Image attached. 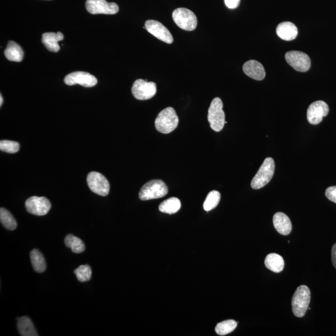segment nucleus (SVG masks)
<instances>
[{"mask_svg":"<svg viewBox=\"0 0 336 336\" xmlns=\"http://www.w3.org/2000/svg\"><path fill=\"white\" fill-rule=\"evenodd\" d=\"M90 189L94 193L106 196L110 191V184L106 177L98 172H91L87 177Z\"/></svg>","mask_w":336,"mask_h":336,"instance_id":"8","label":"nucleus"},{"mask_svg":"<svg viewBox=\"0 0 336 336\" xmlns=\"http://www.w3.org/2000/svg\"><path fill=\"white\" fill-rule=\"evenodd\" d=\"M286 62L298 72L308 71L311 67V59L306 54L301 51H289L285 55Z\"/></svg>","mask_w":336,"mask_h":336,"instance_id":"9","label":"nucleus"},{"mask_svg":"<svg viewBox=\"0 0 336 336\" xmlns=\"http://www.w3.org/2000/svg\"><path fill=\"white\" fill-rule=\"evenodd\" d=\"M64 35L60 32L45 33L43 35L42 42L48 51L51 52L57 53L60 50L58 45L59 41L63 40Z\"/></svg>","mask_w":336,"mask_h":336,"instance_id":"18","label":"nucleus"},{"mask_svg":"<svg viewBox=\"0 0 336 336\" xmlns=\"http://www.w3.org/2000/svg\"><path fill=\"white\" fill-rule=\"evenodd\" d=\"M265 265L268 269L275 273L283 271L284 267L283 258L279 254H270L265 260Z\"/></svg>","mask_w":336,"mask_h":336,"instance_id":"21","label":"nucleus"},{"mask_svg":"<svg viewBox=\"0 0 336 336\" xmlns=\"http://www.w3.org/2000/svg\"><path fill=\"white\" fill-rule=\"evenodd\" d=\"M181 207V203L179 199L171 198L161 203L159 210L163 213L173 214L177 213Z\"/></svg>","mask_w":336,"mask_h":336,"instance_id":"22","label":"nucleus"},{"mask_svg":"<svg viewBox=\"0 0 336 336\" xmlns=\"http://www.w3.org/2000/svg\"><path fill=\"white\" fill-rule=\"evenodd\" d=\"M298 29L291 22H283L279 24L277 28V34L279 38L284 41H290L294 40L298 36Z\"/></svg>","mask_w":336,"mask_h":336,"instance_id":"17","label":"nucleus"},{"mask_svg":"<svg viewBox=\"0 0 336 336\" xmlns=\"http://www.w3.org/2000/svg\"><path fill=\"white\" fill-rule=\"evenodd\" d=\"M273 223L275 229L280 234L287 235L291 232V222L285 214L283 213L275 214L273 218Z\"/></svg>","mask_w":336,"mask_h":336,"instance_id":"16","label":"nucleus"},{"mask_svg":"<svg viewBox=\"0 0 336 336\" xmlns=\"http://www.w3.org/2000/svg\"><path fill=\"white\" fill-rule=\"evenodd\" d=\"M157 87L155 82L136 80L131 88L133 96L139 101H147L152 99L157 94Z\"/></svg>","mask_w":336,"mask_h":336,"instance_id":"7","label":"nucleus"},{"mask_svg":"<svg viewBox=\"0 0 336 336\" xmlns=\"http://www.w3.org/2000/svg\"><path fill=\"white\" fill-rule=\"evenodd\" d=\"M225 5L230 9L237 8L239 6L240 0H224Z\"/></svg>","mask_w":336,"mask_h":336,"instance_id":"31","label":"nucleus"},{"mask_svg":"<svg viewBox=\"0 0 336 336\" xmlns=\"http://www.w3.org/2000/svg\"><path fill=\"white\" fill-rule=\"evenodd\" d=\"M0 150L3 152L15 153L19 150V144L14 141L1 140L0 142Z\"/></svg>","mask_w":336,"mask_h":336,"instance_id":"29","label":"nucleus"},{"mask_svg":"<svg viewBox=\"0 0 336 336\" xmlns=\"http://www.w3.org/2000/svg\"><path fill=\"white\" fill-rule=\"evenodd\" d=\"M326 196L329 200L336 204V186L328 187L326 191Z\"/></svg>","mask_w":336,"mask_h":336,"instance_id":"30","label":"nucleus"},{"mask_svg":"<svg viewBox=\"0 0 336 336\" xmlns=\"http://www.w3.org/2000/svg\"><path fill=\"white\" fill-rule=\"evenodd\" d=\"M243 70L248 77L257 80L264 79L266 75L264 67L261 63L255 60L246 62L243 65Z\"/></svg>","mask_w":336,"mask_h":336,"instance_id":"15","label":"nucleus"},{"mask_svg":"<svg viewBox=\"0 0 336 336\" xmlns=\"http://www.w3.org/2000/svg\"><path fill=\"white\" fill-rule=\"evenodd\" d=\"M18 328L19 335L23 336H37L38 334L34 326L32 321L26 316H23L17 319Z\"/></svg>","mask_w":336,"mask_h":336,"instance_id":"19","label":"nucleus"},{"mask_svg":"<svg viewBox=\"0 0 336 336\" xmlns=\"http://www.w3.org/2000/svg\"><path fill=\"white\" fill-rule=\"evenodd\" d=\"M27 211L33 215L42 216L47 214L51 208L50 201L45 197L33 196L27 199Z\"/></svg>","mask_w":336,"mask_h":336,"instance_id":"11","label":"nucleus"},{"mask_svg":"<svg viewBox=\"0 0 336 336\" xmlns=\"http://www.w3.org/2000/svg\"><path fill=\"white\" fill-rule=\"evenodd\" d=\"M220 200V192L217 191H213L209 192L204 203L203 208L204 210L207 212L213 210V209L218 206Z\"/></svg>","mask_w":336,"mask_h":336,"instance_id":"27","label":"nucleus"},{"mask_svg":"<svg viewBox=\"0 0 336 336\" xmlns=\"http://www.w3.org/2000/svg\"><path fill=\"white\" fill-rule=\"evenodd\" d=\"M0 221H1L2 225L6 229L9 230L16 229L17 223L15 219H14L13 216L8 211L3 208L0 209Z\"/></svg>","mask_w":336,"mask_h":336,"instance_id":"25","label":"nucleus"},{"mask_svg":"<svg viewBox=\"0 0 336 336\" xmlns=\"http://www.w3.org/2000/svg\"><path fill=\"white\" fill-rule=\"evenodd\" d=\"M3 97H2L1 95V96H0V106H2V104H3Z\"/></svg>","mask_w":336,"mask_h":336,"instance_id":"33","label":"nucleus"},{"mask_svg":"<svg viewBox=\"0 0 336 336\" xmlns=\"http://www.w3.org/2000/svg\"><path fill=\"white\" fill-rule=\"evenodd\" d=\"M167 185L162 180H152L141 188L139 198L142 201L162 198L168 194Z\"/></svg>","mask_w":336,"mask_h":336,"instance_id":"3","label":"nucleus"},{"mask_svg":"<svg viewBox=\"0 0 336 336\" xmlns=\"http://www.w3.org/2000/svg\"><path fill=\"white\" fill-rule=\"evenodd\" d=\"M179 118L172 107H167L160 112L155 120V127L158 131L168 134L173 131L178 126Z\"/></svg>","mask_w":336,"mask_h":336,"instance_id":"1","label":"nucleus"},{"mask_svg":"<svg viewBox=\"0 0 336 336\" xmlns=\"http://www.w3.org/2000/svg\"><path fill=\"white\" fill-rule=\"evenodd\" d=\"M64 83L67 86L79 84L85 87H92L97 84V79L88 72L77 71L70 73L65 76Z\"/></svg>","mask_w":336,"mask_h":336,"instance_id":"13","label":"nucleus"},{"mask_svg":"<svg viewBox=\"0 0 336 336\" xmlns=\"http://www.w3.org/2000/svg\"><path fill=\"white\" fill-rule=\"evenodd\" d=\"M151 35L155 36L158 40L166 43H173V37L169 31L160 22L155 20H148L145 22V28Z\"/></svg>","mask_w":336,"mask_h":336,"instance_id":"14","label":"nucleus"},{"mask_svg":"<svg viewBox=\"0 0 336 336\" xmlns=\"http://www.w3.org/2000/svg\"><path fill=\"white\" fill-rule=\"evenodd\" d=\"M31 264L35 271L43 273L46 269V264L43 255L38 249H33L30 253Z\"/></svg>","mask_w":336,"mask_h":336,"instance_id":"23","label":"nucleus"},{"mask_svg":"<svg viewBox=\"0 0 336 336\" xmlns=\"http://www.w3.org/2000/svg\"><path fill=\"white\" fill-rule=\"evenodd\" d=\"M74 274L80 281H88L92 277V269L88 265H80L74 270Z\"/></svg>","mask_w":336,"mask_h":336,"instance_id":"28","label":"nucleus"},{"mask_svg":"<svg viewBox=\"0 0 336 336\" xmlns=\"http://www.w3.org/2000/svg\"><path fill=\"white\" fill-rule=\"evenodd\" d=\"M172 16L174 23L182 30L192 31L198 26L196 14L188 9L179 8L175 9Z\"/></svg>","mask_w":336,"mask_h":336,"instance_id":"6","label":"nucleus"},{"mask_svg":"<svg viewBox=\"0 0 336 336\" xmlns=\"http://www.w3.org/2000/svg\"><path fill=\"white\" fill-rule=\"evenodd\" d=\"M275 168L274 159L267 158L251 182V187L254 189H260L266 186L274 176Z\"/></svg>","mask_w":336,"mask_h":336,"instance_id":"4","label":"nucleus"},{"mask_svg":"<svg viewBox=\"0 0 336 336\" xmlns=\"http://www.w3.org/2000/svg\"><path fill=\"white\" fill-rule=\"evenodd\" d=\"M311 292L308 287L301 285L296 289L292 299V310L294 316L303 317L310 303Z\"/></svg>","mask_w":336,"mask_h":336,"instance_id":"2","label":"nucleus"},{"mask_svg":"<svg viewBox=\"0 0 336 336\" xmlns=\"http://www.w3.org/2000/svg\"><path fill=\"white\" fill-rule=\"evenodd\" d=\"M4 56L7 59L13 62H21L23 59L24 53L21 46L14 41H9Z\"/></svg>","mask_w":336,"mask_h":336,"instance_id":"20","label":"nucleus"},{"mask_svg":"<svg viewBox=\"0 0 336 336\" xmlns=\"http://www.w3.org/2000/svg\"><path fill=\"white\" fill-rule=\"evenodd\" d=\"M86 7L87 11L92 14H115L119 11L117 4L106 0H87Z\"/></svg>","mask_w":336,"mask_h":336,"instance_id":"10","label":"nucleus"},{"mask_svg":"<svg viewBox=\"0 0 336 336\" xmlns=\"http://www.w3.org/2000/svg\"><path fill=\"white\" fill-rule=\"evenodd\" d=\"M225 118L223 101L216 97L212 101L208 111V118L211 128L216 132L221 131L225 124Z\"/></svg>","mask_w":336,"mask_h":336,"instance_id":"5","label":"nucleus"},{"mask_svg":"<svg viewBox=\"0 0 336 336\" xmlns=\"http://www.w3.org/2000/svg\"><path fill=\"white\" fill-rule=\"evenodd\" d=\"M65 244L70 248L75 254H80L85 250V245L79 238L71 234L67 235L65 238Z\"/></svg>","mask_w":336,"mask_h":336,"instance_id":"24","label":"nucleus"},{"mask_svg":"<svg viewBox=\"0 0 336 336\" xmlns=\"http://www.w3.org/2000/svg\"><path fill=\"white\" fill-rule=\"evenodd\" d=\"M330 111L328 104L322 101L313 102L307 111V119L312 125H318L327 116Z\"/></svg>","mask_w":336,"mask_h":336,"instance_id":"12","label":"nucleus"},{"mask_svg":"<svg viewBox=\"0 0 336 336\" xmlns=\"http://www.w3.org/2000/svg\"><path fill=\"white\" fill-rule=\"evenodd\" d=\"M237 326V323L235 321L226 320L218 323L216 326L215 331L219 336H225L233 332Z\"/></svg>","mask_w":336,"mask_h":336,"instance_id":"26","label":"nucleus"},{"mask_svg":"<svg viewBox=\"0 0 336 336\" xmlns=\"http://www.w3.org/2000/svg\"><path fill=\"white\" fill-rule=\"evenodd\" d=\"M332 262L334 267L336 269V243L332 248Z\"/></svg>","mask_w":336,"mask_h":336,"instance_id":"32","label":"nucleus"}]
</instances>
